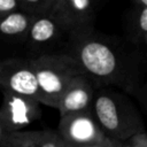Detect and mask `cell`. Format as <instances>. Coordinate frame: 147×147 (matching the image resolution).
<instances>
[{
  "label": "cell",
  "instance_id": "cell-1",
  "mask_svg": "<svg viewBox=\"0 0 147 147\" xmlns=\"http://www.w3.org/2000/svg\"><path fill=\"white\" fill-rule=\"evenodd\" d=\"M69 54L82 74L93 85H115L124 90L133 88L139 68L119 46L109 38L94 33L93 29L68 34Z\"/></svg>",
  "mask_w": 147,
  "mask_h": 147
},
{
  "label": "cell",
  "instance_id": "cell-2",
  "mask_svg": "<svg viewBox=\"0 0 147 147\" xmlns=\"http://www.w3.org/2000/svg\"><path fill=\"white\" fill-rule=\"evenodd\" d=\"M91 110L110 140L126 142L145 131L144 121L136 106L126 95L115 90L103 87L95 91Z\"/></svg>",
  "mask_w": 147,
  "mask_h": 147
},
{
  "label": "cell",
  "instance_id": "cell-3",
  "mask_svg": "<svg viewBox=\"0 0 147 147\" xmlns=\"http://www.w3.org/2000/svg\"><path fill=\"white\" fill-rule=\"evenodd\" d=\"M39 88V103L56 108L61 95L74 77L83 75L67 53H44L30 59Z\"/></svg>",
  "mask_w": 147,
  "mask_h": 147
},
{
  "label": "cell",
  "instance_id": "cell-4",
  "mask_svg": "<svg viewBox=\"0 0 147 147\" xmlns=\"http://www.w3.org/2000/svg\"><path fill=\"white\" fill-rule=\"evenodd\" d=\"M56 132L67 146L92 145L109 139L100 129L92 110L60 116Z\"/></svg>",
  "mask_w": 147,
  "mask_h": 147
},
{
  "label": "cell",
  "instance_id": "cell-5",
  "mask_svg": "<svg viewBox=\"0 0 147 147\" xmlns=\"http://www.w3.org/2000/svg\"><path fill=\"white\" fill-rule=\"evenodd\" d=\"M0 90L32 98L39 102V88L30 59L0 60Z\"/></svg>",
  "mask_w": 147,
  "mask_h": 147
},
{
  "label": "cell",
  "instance_id": "cell-6",
  "mask_svg": "<svg viewBox=\"0 0 147 147\" xmlns=\"http://www.w3.org/2000/svg\"><path fill=\"white\" fill-rule=\"evenodd\" d=\"M2 92L0 125L7 133L22 131L41 117L40 103L29 96Z\"/></svg>",
  "mask_w": 147,
  "mask_h": 147
},
{
  "label": "cell",
  "instance_id": "cell-7",
  "mask_svg": "<svg viewBox=\"0 0 147 147\" xmlns=\"http://www.w3.org/2000/svg\"><path fill=\"white\" fill-rule=\"evenodd\" d=\"M49 14L56 18L68 34L93 29V0H56Z\"/></svg>",
  "mask_w": 147,
  "mask_h": 147
},
{
  "label": "cell",
  "instance_id": "cell-8",
  "mask_svg": "<svg viewBox=\"0 0 147 147\" xmlns=\"http://www.w3.org/2000/svg\"><path fill=\"white\" fill-rule=\"evenodd\" d=\"M95 91V86L86 76L74 77L59 100L56 109L60 116L91 110Z\"/></svg>",
  "mask_w": 147,
  "mask_h": 147
},
{
  "label": "cell",
  "instance_id": "cell-9",
  "mask_svg": "<svg viewBox=\"0 0 147 147\" xmlns=\"http://www.w3.org/2000/svg\"><path fill=\"white\" fill-rule=\"evenodd\" d=\"M64 34L68 37L67 31L56 18L51 14H44L34 16L25 40L30 47L40 48L59 41Z\"/></svg>",
  "mask_w": 147,
  "mask_h": 147
},
{
  "label": "cell",
  "instance_id": "cell-10",
  "mask_svg": "<svg viewBox=\"0 0 147 147\" xmlns=\"http://www.w3.org/2000/svg\"><path fill=\"white\" fill-rule=\"evenodd\" d=\"M6 147H65L54 130H22L8 133Z\"/></svg>",
  "mask_w": 147,
  "mask_h": 147
},
{
  "label": "cell",
  "instance_id": "cell-11",
  "mask_svg": "<svg viewBox=\"0 0 147 147\" xmlns=\"http://www.w3.org/2000/svg\"><path fill=\"white\" fill-rule=\"evenodd\" d=\"M34 15L17 9L0 16V36L8 38H26Z\"/></svg>",
  "mask_w": 147,
  "mask_h": 147
},
{
  "label": "cell",
  "instance_id": "cell-12",
  "mask_svg": "<svg viewBox=\"0 0 147 147\" xmlns=\"http://www.w3.org/2000/svg\"><path fill=\"white\" fill-rule=\"evenodd\" d=\"M129 38L136 44H142L147 38V7L137 6L129 18Z\"/></svg>",
  "mask_w": 147,
  "mask_h": 147
},
{
  "label": "cell",
  "instance_id": "cell-13",
  "mask_svg": "<svg viewBox=\"0 0 147 147\" xmlns=\"http://www.w3.org/2000/svg\"><path fill=\"white\" fill-rule=\"evenodd\" d=\"M21 9L37 16L49 14L56 0H18Z\"/></svg>",
  "mask_w": 147,
  "mask_h": 147
},
{
  "label": "cell",
  "instance_id": "cell-14",
  "mask_svg": "<svg viewBox=\"0 0 147 147\" xmlns=\"http://www.w3.org/2000/svg\"><path fill=\"white\" fill-rule=\"evenodd\" d=\"M21 9L18 0H0V16Z\"/></svg>",
  "mask_w": 147,
  "mask_h": 147
},
{
  "label": "cell",
  "instance_id": "cell-15",
  "mask_svg": "<svg viewBox=\"0 0 147 147\" xmlns=\"http://www.w3.org/2000/svg\"><path fill=\"white\" fill-rule=\"evenodd\" d=\"M127 142L131 147H147V132L144 131L133 136Z\"/></svg>",
  "mask_w": 147,
  "mask_h": 147
},
{
  "label": "cell",
  "instance_id": "cell-16",
  "mask_svg": "<svg viewBox=\"0 0 147 147\" xmlns=\"http://www.w3.org/2000/svg\"><path fill=\"white\" fill-rule=\"evenodd\" d=\"M115 142L114 140H106L103 142H98V144H92V145H84V146H67L65 147H115Z\"/></svg>",
  "mask_w": 147,
  "mask_h": 147
},
{
  "label": "cell",
  "instance_id": "cell-17",
  "mask_svg": "<svg viewBox=\"0 0 147 147\" xmlns=\"http://www.w3.org/2000/svg\"><path fill=\"white\" fill-rule=\"evenodd\" d=\"M7 136H8V133H7V132L2 129V126L0 125V147H6Z\"/></svg>",
  "mask_w": 147,
  "mask_h": 147
},
{
  "label": "cell",
  "instance_id": "cell-18",
  "mask_svg": "<svg viewBox=\"0 0 147 147\" xmlns=\"http://www.w3.org/2000/svg\"><path fill=\"white\" fill-rule=\"evenodd\" d=\"M136 2L137 6H141V7H147V0H133Z\"/></svg>",
  "mask_w": 147,
  "mask_h": 147
},
{
  "label": "cell",
  "instance_id": "cell-19",
  "mask_svg": "<svg viewBox=\"0 0 147 147\" xmlns=\"http://www.w3.org/2000/svg\"><path fill=\"white\" fill-rule=\"evenodd\" d=\"M115 147H131V146L129 145L127 141L126 142H118V141H116L115 142Z\"/></svg>",
  "mask_w": 147,
  "mask_h": 147
},
{
  "label": "cell",
  "instance_id": "cell-20",
  "mask_svg": "<svg viewBox=\"0 0 147 147\" xmlns=\"http://www.w3.org/2000/svg\"><path fill=\"white\" fill-rule=\"evenodd\" d=\"M142 45H144V47H145V51H146V54H147V38H146V39L144 40Z\"/></svg>",
  "mask_w": 147,
  "mask_h": 147
}]
</instances>
